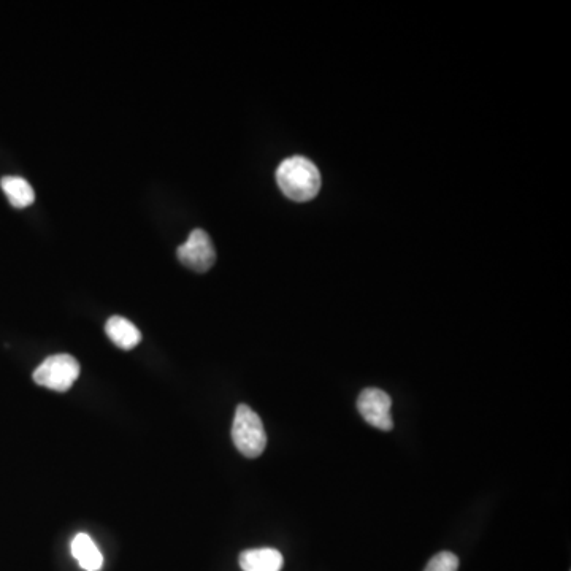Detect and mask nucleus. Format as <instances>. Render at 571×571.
<instances>
[{"label":"nucleus","mask_w":571,"mask_h":571,"mask_svg":"<svg viewBox=\"0 0 571 571\" xmlns=\"http://www.w3.org/2000/svg\"><path fill=\"white\" fill-rule=\"evenodd\" d=\"M276 181L284 196L296 202L315 199L321 189V175L310 159L289 158L276 170Z\"/></svg>","instance_id":"obj_1"},{"label":"nucleus","mask_w":571,"mask_h":571,"mask_svg":"<svg viewBox=\"0 0 571 571\" xmlns=\"http://www.w3.org/2000/svg\"><path fill=\"white\" fill-rule=\"evenodd\" d=\"M238 564L243 571H281L284 559L278 549H248L240 554Z\"/></svg>","instance_id":"obj_6"},{"label":"nucleus","mask_w":571,"mask_h":571,"mask_svg":"<svg viewBox=\"0 0 571 571\" xmlns=\"http://www.w3.org/2000/svg\"><path fill=\"white\" fill-rule=\"evenodd\" d=\"M81 367L75 357L56 354L48 357L34 372L35 383L56 392H67L80 376Z\"/></svg>","instance_id":"obj_3"},{"label":"nucleus","mask_w":571,"mask_h":571,"mask_svg":"<svg viewBox=\"0 0 571 571\" xmlns=\"http://www.w3.org/2000/svg\"><path fill=\"white\" fill-rule=\"evenodd\" d=\"M105 332H107L108 338L124 351H131L138 343L142 342L140 330L123 316H112L108 319L107 324H105Z\"/></svg>","instance_id":"obj_7"},{"label":"nucleus","mask_w":571,"mask_h":571,"mask_svg":"<svg viewBox=\"0 0 571 571\" xmlns=\"http://www.w3.org/2000/svg\"><path fill=\"white\" fill-rule=\"evenodd\" d=\"M181 264L197 273H205L215 265L216 251L210 235L202 229L192 230L188 240L178 248Z\"/></svg>","instance_id":"obj_4"},{"label":"nucleus","mask_w":571,"mask_h":571,"mask_svg":"<svg viewBox=\"0 0 571 571\" xmlns=\"http://www.w3.org/2000/svg\"><path fill=\"white\" fill-rule=\"evenodd\" d=\"M391 407L392 400L388 392L378 388L364 389L357 399V410L362 414V418L370 426L384 430V432H391L394 429Z\"/></svg>","instance_id":"obj_5"},{"label":"nucleus","mask_w":571,"mask_h":571,"mask_svg":"<svg viewBox=\"0 0 571 571\" xmlns=\"http://www.w3.org/2000/svg\"><path fill=\"white\" fill-rule=\"evenodd\" d=\"M72 556L86 571H99L104 565V556L96 543L86 533H78L72 541Z\"/></svg>","instance_id":"obj_8"},{"label":"nucleus","mask_w":571,"mask_h":571,"mask_svg":"<svg viewBox=\"0 0 571 571\" xmlns=\"http://www.w3.org/2000/svg\"><path fill=\"white\" fill-rule=\"evenodd\" d=\"M8 202L15 208H27L34 204L35 194L31 184L21 177H4L0 181Z\"/></svg>","instance_id":"obj_9"},{"label":"nucleus","mask_w":571,"mask_h":571,"mask_svg":"<svg viewBox=\"0 0 571 571\" xmlns=\"http://www.w3.org/2000/svg\"><path fill=\"white\" fill-rule=\"evenodd\" d=\"M232 440L240 454L248 459L262 456L267 446V434L259 414L243 403L235 410Z\"/></svg>","instance_id":"obj_2"},{"label":"nucleus","mask_w":571,"mask_h":571,"mask_svg":"<svg viewBox=\"0 0 571 571\" xmlns=\"http://www.w3.org/2000/svg\"><path fill=\"white\" fill-rule=\"evenodd\" d=\"M459 570V557L453 552L443 551L435 554L427 564L424 571H457Z\"/></svg>","instance_id":"obj_10"}]
</instances>
